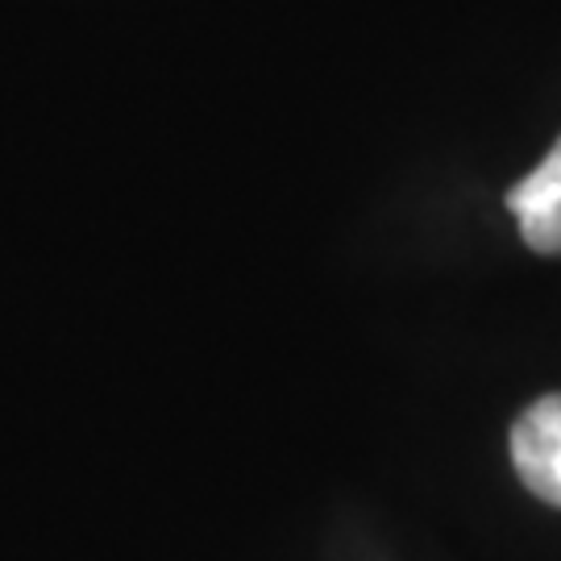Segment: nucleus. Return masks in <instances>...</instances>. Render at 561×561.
Segmentation results:
<instances>
[{
  "instance_id": "1",
  "label": "nucleus",
  "mask_w": 561,
  "mask_h": 561,
  "mask_svg": "<svg viewBox=\"0 0 561 561\" xmlns=\"http://www.w3.org/2000/svg\"><path fill=\"white\" fill-rule=\"evenodd\" d=\"M512 461L537 500L561 507V391L528 403L512 424Z\"/></svg>"
},
{
  "instance_id": "2",
  "label": "nucleus",
  "mask_w": 561,
  "mask_h": 561,
  "mask_svg": "<svg viewBox=\"0 0 561 561\" xmlns=\"http://www.w3.org/2000/svg\"><path fill=\"white\" fill-rule=\"evenodd\" d=\"M507 208L520 221V238L528 241V250L561 259V138L541 167L528 171L507 192Z\"/></svg>"
}]
</instances>
